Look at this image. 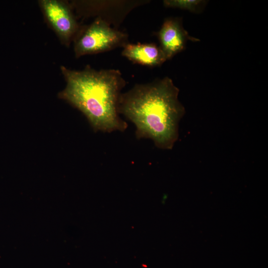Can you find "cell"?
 Listing matches in <instances>:
<instances>
[{
	"label": "cell",
	"instance_id": "6da1fadb",
	"mask_svg": "<svg viewBox=\"0 0 268 268\" xmlns=\"http://www.w3.org/2000/svg\"><path fill=\"white\" fill-rule=\"evenodd\" d=\"M179 88L165 77L136 84L121 93L118 112L135 126L138 139L149 138L162 149H171L179 137V124L185 113Z\"/></svg>",
	"mask_w": 268,
	"mask_h": 268
},
{
	"label": "cell",
	"instance_id": "7a4b0ae2",
	"mask_svg": "<svg viewBox=\"0 0 268 268\" xmlns=\"http://www.w3.org/2000/svg\"><path fill=\"white\" fill-rule=\"evenodd\" d=\"M61 70L66 79L65 89L59 96L80 110L95 131H125L127 123L119 116L121 90L127 81L119 69L99 70L87 66L81 70Z\"/></svg>",
	"mask_w": 268,
	"mask_h": 268
},
{
	"label": "cell",
	"instance_id": "3957f363",
	"mask_svg": "<svg viewBox=\"0 0 268 268\" xmlns=\"http://www.w3.org/2000/svg\"><path fill=\"white\" fill-rule=\"evenodd\" d=\"M128 43L127 33L96 17L89 25L81 26L74 40V52L78 58L123 48Z\"/></svg>",
	"mask_w": 268,
	"mask_h": 268
},
{
	"label": "cell",
	"instance_id": "277c9868",
	"mask_svg": "<svg viewBox=\"0 0 268 268\" xmlns=\"http://www.w3.org/2000/svg\"><path fill=\"white\" fill-rule=\"evenodd\" d=\"M147 0L77 1L72 2L80 15L95 16L118 29L127 15Z\"/></svg>",
	"mask_w": 268,
	"mask_h": 268
},
{
	"label": "cell",
	"instance_id": "5b68a950",
	"mask_svg": "<svg viewBox=\"0 0 268 268\" xmlns=\"http://www.w3.org/2000/svg\"><path fill=\"white\" fill-rule=\"evenodd\" d=\"M39 3L49 25L63 44L68 46L81 27L71 7L67 2L58 0H41Z\"/></svg>",
	"mask_w": 268,
	"mask_h": 268
},
{
	"label": "cell",
	"instance_id": "8992f818",
	"mask_svg": "<svg viewBox=\"0 0 268 268\" xmlns=\"http://www.w3.org/2000/svg\"><path fill=\"white\" fill-rule=\"evenodd\" d=\"M155 35L159 41V47L167 60L183 51L188 40L192 42L200 41L199 39L189 35L183 26L181 18L178 17L165 19Z\"/></svg>",
	"mask_w": 268,
	"mask_h": 268
},
{
	"label": "cell",
	"instance_id": "52a82bcc",
	"mask_svg": "<svg viewBox=\"0 0 268 268\" xmlns=\"http://www.w3.org/2000/svg\"><path fill=\"white\" fill-rule=\"evenodd\" d=\"M123 48L122 56L135 64L155 67L161 66L167 60L160 47L155 43L129 42Z\"/></svg>",
	"mask_w": 268,
	"mask_h": 268
},
{
	"label": "cell",
	"instance_id": "ba28073f",
	"mask_svg": "<svg viewBox=\"0 0 268 268\" xmlns=\"http://www.w3.org/2000/svg\"><path fill=\"white\" fill-rule=\"evenodd\" d=\"M163 5L166 7L178 8L189 10L192 12H200L204 6L206 1L200 0H165Z\"/></svg>",
	"mask_w": 268,
	"mask_h": 268
}]
</instances>
